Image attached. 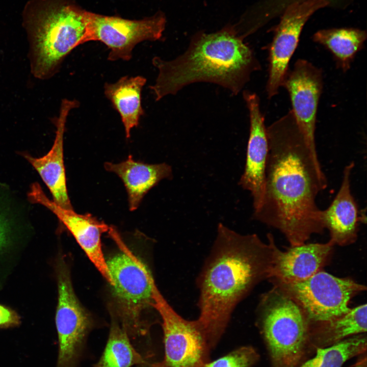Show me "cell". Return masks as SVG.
Masks as SVG:
<instances>
[{"instance_id": "1", "label": "cell", "mask_w": 367, "mask_h": 367, "mask_svg": "<svg viewBox=\"0 0 367 367\" xmlns=\"http://www.w3.org/2000/svg\"><path fill=\"white\" fill-rule=\"evenodd\" d=\"M269 150L264 193L253 218L279 230L291 246L325 229L316 203L327 179L292 110L267 127Z\"/></svg>"}, {"instance_id": "2", "label": "cell", "mask_w": 367, "mask_h": 367, "mask_svg": "<svg viewBox=\"0 0 367 367\" xmlns=\"http://www.w3.org/2000/svg\"><path fill=\"white\" fill-rule=\"evenodd\" d=\"M263 242L218 225L211 252L198 277L199 315L196 320L211 349L223 334L237 304L259 282L271 276L273 235Z\"/></svg>"}, {"instance_id": "3", "label": "cell", "mask_w": 367, "mask_h": 367, "mask_svg": "<svg viewBox=\"0 0 367 367\" xmlns=\"http://www.w3.org/2000/svg\"><path fill=\"white\" fill-rule=\"evenodd\" d=\"M158 74L149 86L156 101L175 95L193 83L217 84L237 95L260 65L253 50L233 27L212 33H198L187 49L171 60H152Z\"/></svg>"}, {"instance_id": "4", "label": "cell", "mask_w": 367, "mask_h": 367, "mask_svg": "<svg viewBox=\"0 0 367 367\" xmlns=\"http://www.w3.org/2000/svg\"><path fill=\"white\" fill-rule=\"evenodd\" d=\"M257 314V326L272 367H299L314 351L308 318L298 304L278 287L274 285L263 295Z\"/></svg>"}, {"instance_id": "5", "label": "cell", "mask_w": 367, "mask_h": 367, "mask_svg": "<svg viewBox=\"0 0 367 367\" xmlns=\"http://www.w3.org/2000/svg\"><path fill=\"white\" fill-rule=\"evenodd\" d=\"M90 12L73 1L55 0L36 17L31 32V70L37 78L53 76L72 50L84 44Z\"/></svg>"}, {"instance_id": "6", "label": "cell", "mask_w": 367, "mask_h": 367, "mask_svg": "<svg viewBox=\"0 0 367 367\" xmlns=\"http://www.w3.org/2000/svg\"><path fill=\"white\" fill-rule=\"evenodd\" d=\"M109 232L118 245L120 250L107 260L113 280L112 286L118 305L119 321L136 348L142 339L149 343L151 323L144 319L147 310H155L152 304V286L155 282L149 269L123 243L117 232Z\"/></svg>"}, {"instance_id": "7", "label": "cell", "mask_w": 367, "mask_h": 367, "mask_svg": "<svg viewBox=\"0 0 367 367\" xmlns=\"http://www.w3.org/2000/svg\"><path fill=\"white\" fill-rule=\"evenodd\" d=\"M271 281L298 304L310 323L330 321L347 313L350 300L366 289L350 278L322 270L301 281Z\"/></svg>"}, {"instance_id": "8", "label": "cell", "mask_w": 367, "mask_h": 367, "mask_svg": "<svg viewBox=\"0 0 367 367\" xmlns=\"http://www.w3.org/2000/svg\"><path fill=\"white\" fill-rule=\"evenodd\" d=\"M56 275L58 351L56 367H80L86 357L88 337L94 323L74 292L69 268L62 258L57 261Z\"/></svg>"}, {"instance_id": "9", "label": "cell", "mask_w": 367, "mask_h": 367, "mask_svg": "<svg viewBox=\"0 0 367 367\" xmlns=\"http://www.w3.org/2000/svg\"><path fill=\"white\" fill-rule=\"evenodd\" d=\"M152 306L162 322L164 356L151 361V367H203L209 361L210 348L196 320L181 317L168 303L155 282L152 286Z\"/></svg>"}, {"instance_id": "10", "label": "cell", "mask_w": 367, "mask_h": 367, "mask_svg": "<svg viewBox=\"0 0 367 367\" xmlns=\"http://www.w3.org/2000/svg\"><path fill=\"white\" fill-rule=\"evenodd\" d=\"M166 18L159 12L141 20H129L90 12L89 21L84 43L98 41L110 49L108 59L129 61L139 43L160 39L165 28Z\"/></svg>"}, {"instance_id": "11", "label": "cell", "mask_w": 367, "mask_h": 367, "mask_svg": "<svg viewBox=\"0 0 367 367\" xmlns=\"http://www.w3.org/2000/svg\"><path fill=\"white\" fill-rule=\"evenodd\" d=\"M329 4V0H299L287 5L282 12L268 49L266 92L269 98L277 94L282 85L305 23L316 11Z\"/></svg>"}, {"instance_id": "12", "label": "cell", "mask_w": 367, "mask_h": 367, "mask_svg": "<svg viewBox=\"0 0 367 367\" xmlns=\"http://www.w3.org/2000/svg\"><path fill=\"white\" fill-rule=\"evenodd\" d=\"M323 84L322 70L300 59L288 71L282 85L289 93L292 111L299 128L311 153L317 158L316 116Z\"/></svg>"}, {"instance_id": "13", "label": "cell", "mask_w": 367, "mask_h": 367, "mask_svg": "<svg viewBox=\"0 0 367 367\" xmlns=\"http://www.w3.org/2000/svg\"><path fill=\"white\" fill-rule=\"evenodd\" d=\"M29 200L50 209L66 226L84 250L89 260L102 277L113 284L107 259L102 249L101 235L109 231L110 227L89 214L81 215L73 209L64 208L50 200L38 183L32 184L28 194Z\"/></svg>"}, {"instance_id": "14", "label": "cell", "mask_w": 367, "mask_h": 367, "mask_svg": "<svg viewBox=\"0 0 367 367\" xmlns=\"http://www.w3.org/2000/svg\"><path fill=\"white\" fill-rule=\"evenodd\" d=\"M243 96L249 111L250 129L244 170L239 184L250 192L255 210L263 198L269 144L259 97L248 90L243 91Z\"/></svg>"}, {"instance_id": "15", "label": "cell", "mask_w": 367, "mask_h": 367, "mask_svg": "<svg viewBox=\"0 0 367 367\" xmlns=\"http://www.w3.org/2000/svg\"><path fill=\"white\" fill-rule=\"evenodd\" d=\"M76 100L64 99L61 102L59 116L56 119V137L48 152L42 157L36 158L24 154L25 158L37 171L54 198L61 207L73 209L68 197L66 186L63 158V140L67 118L71 110L78 107Z\"/></svg>"}, {"instance_id": "16", "label": "cell", "mask_w": 367, "mask_h": 367, "mask_svg": "<svg viewBox=\"0 0 367 367\" xmlns=\"http://www.w3.org/2000/svg\"><path fill=\"white\" fill-rule=\"evenodd\" d=\"M351 162L344 168L340 188L330 205L321 210V220L328 230L334 245L346 246L355 242L360 222H365L351 190V175L354 167Z\"/></svg>"}, {"instance_id": "17", "label": "cell", "mask_w": 367, "mask_h": 367, "mask_svg": "<svg viewBox=\"0 0 367 367\" xmlns=\"http://www.w3.org/2000/svg\"><path fill=\"white\" fill-rule=\"evenodd\" d=\"M334 245L330 241L326 243H304L283 251L275 244L270 281L289 282L308 278L326 265Z\"/></svg>"}, {"instance_id": "18", "label": "cell", "mask_w": 367, "mask_h": 367, "mask_svg": "<svg viewBox=\"0 0 367 367\" xmlns=\"http://www.w3.org/2000/svg\"><path fill=\"white\" fill-rule=\"evenodd\" d=\"M105 169L116 174L122 181L130 211L137 209L148 192L163 179L173 177L171 166L165 163L147 164L134 160L132 155L119 163L106 162Z\"/></svg>"}, {"instance_id": "19", "label": "cell", "mask_w": 367, "mask_h": 367, "mask_svg": "<svg viewBox=\"0 0 367 367\" xmlns=\"http://www.w3.org/2000/svg\"><path fill=\"white\" fill-rule=\"evenodd\" d=\"M146 82V79L142 76H125L104 86V94L119 114L127 139L130 137L131 129L138 126L144 114L141 91Z\"/></svg>"}, {"instance_id": "20", "label": "cell", "mask_w": 367, "mask_h": 367, "mask_svg": "<svg viewBox=\"0 0 367 367\" xmlns=\"http://www.w3.org/2000/svg\"><path fill=\"white\" fill-rule=\"evenodd\" d=\"M366 304L351 308L334 319L310 323V340L316 350L331 346L354 335L366 332Z\"/></svg>"}, {"instance_id": "21", "label": "cell", "mask_w": 367, "mask_h": 367, "mask_svg": "<svg viewBox=\"0 0 367 367\" xmlns=\"http://www.w3.org/2000/svg\"><path fill=\"white\" fill-rule=\"evenodd\" d=\"M312 39L328 49L337 67L346 72L350 68L356 55L363 48L366 33L355 28L323 29L315 33Z\"/></svg>"}, {"instance_id": "22", "label": "cell", "mask_w": 367, "mask_h": 367, "mask_svg": "<svg viewBox=\"0 0 367 367\" xmlns=\"http://www.w3.org/2000/svg\"><path fill=\"white\" fill-rule=\"evenodd\" d=\"M151 357L137 350L119 320L113 318L104 349L92 367H135Z\"/></svg>"}, {"instance_id": "23", "label": "cell", "mask_w": 367, "mask_h": 367, "mask_svg": "<svg viewBox=\"0 0 367 367\" xmlns=\"http://www.w3.org/2000/svg\"><path fill=\"white\" fill-rule=\"evenodd\" d=\"M365 333L352 336L331 346L318 348L314 356L299 367H342L348 360L365 353Z\"/></svg>"}, {"instance_id": "24", "label": "cell", "mask_w": 367, "mask_h": 367, "mask_svg": "<svg viewBox=\"0 0 367 367\" xmlns=\"http://www.w3.org/2000/svg\"><path fill=\"white\" fill-rule=\"evenodd\" d=\"M259 356L251 346L240 347L213 361L207 362L203 367H251Z\"/></svg>"}, {"instance_id": "25", "label": "cell", "mask_w": 367, "mask_h": 367, "mask_svg": "<svg viewBox=\"0 0 367 367\" xmlns=\"http://www.w3.org/2000/svg\"><path fill=\"white\" fill-rule=\"evenodd\" d=\"M20 323V317L14 310L0 304V328L14 327Z\"/></svg>"}, {"instance_id": "26", "label": "cell", "mask_w": 367, "mask_h": 367, "mask_svg": "<svg viewBox=\"0 0 367 367\" xmlns=\"http://www.w3.org/2000/svg\"><path fill=\"white\" fill-rule=\"evenodd\" d=\"M299 0H269L267 4L268 10L266 14L268 17L274 16L282 12L289 4Z\"/></svg>"}, {"instance_id": "27", "label": "cell", "mask_w": 367, "mask_h": 367, "mask_svg": "<svg viewBox=\"0 0 367 367\" xmlns=\"http://www.w3.org/2000/svg\"><path fill=\"white\" fill-rule=\"evenodd\" d=\"M7 220L0 212V250L6 247L10 241V227Z\"/></svg>"}, {"instance_id": "28", "label": "cell", "mask_w": 367, "mask_h": 367, "mask_svg": "<svg viewBox=\"0 0 367 367\" xmlns=\"http://www.w3.org/2000/svg\"><path fill=\"white\" fill-rule=\"evenodd\" d=\"M366 355L365 353L360 355V357L353 367H367Z\"/></svg>"}, {"instance_id": "29", "label": "cell", "mask_w": 367, "mask_h": 367, "mask_svg": "<svg viewBox=\"0 0 367 367\" xmlns=\"http://www.w3.org/2000/svg\"><path fill=\"white\" fill-rule=\"evenodd\" d=\"M152 358H147L144 362L137 365L135 367H151L150 363Z\"/></svg>"}]
</instances>
